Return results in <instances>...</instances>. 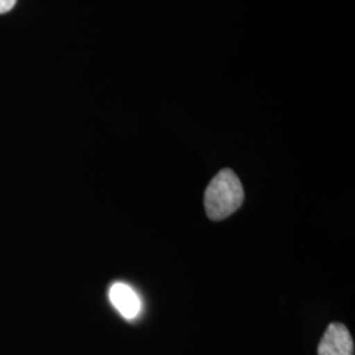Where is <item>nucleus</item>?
I'll return each instance as SVG.
<instances>
[{
	"mask_svg": "<svg viewBox=\"0 0 355 355\" xmlns=\"http://www.w3.org/2000/svg\"><path fill=\"white\" fill-rule=\"evenodd\" d=\"M243 202L241 180L230 168H223L208 184L204 195L207 215L214 220H224L233 215Z\"/></svg>",
	"mask_w": 355,
	"mask_h": 355,
	"instance_id": "f257e3e1",
	"label": "nucleus"
},
{
	"mask_svg": "<svg viewBox=\"0 0 355 355\" xmlns=\"http://www.w3.org/2000/svg\"><path fill=\"white\" fill-rule=\"evenodd\" d=\"M318 355L354 354V343L349 329L343 324H330L318 345Z\"/></svg>",
	"mask_w": 355,
	"mask_h": 355,
	"instance_id": "f03ea898",
	"label": "nucleus"
},
{
	"mask_svg": "<svg viewBox=\"0 0 355 355\" xmlns=\"http://www.w3.org/2000/svg\"><path fill=\"white\" fill-rule=\"evenodd\" d=\"M110 300L119 313L127 320H133L140 315V296L125 283H114L110 288Z\"/></svg>",
	"mask_w": 355,
	"mask_h": 355,
	"instance_id": "7ed1b4c3",
	"label": "nucleus"
},
{
	"mask_svg": "<svg viewBox=\"0 0 355 355\" xmlns=\"http://www.w3.org/2000/svg\"><path fill=\"white\" fill-rule=\"evenodd\" d=\"M17 0H0V13L10 12Z\"/></svg>",
	"mask_w": 355,
	"mask_h": 355,
	"instance_id": "20e7f679",
	"label": "nucleus"
}]
</instances>
